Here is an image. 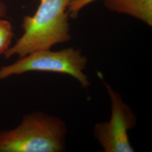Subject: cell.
I'll return each mask as SVG.
<instances>
[{
    "label": "cell",
    "mask_w": 152,
    "mask_h": 152,
    "mask_svg": "<svg viewBox=\"0 0 152 152\" xmlns=\"http://www.w3.org/2000/svg\"><path fill=\"white\" fill-rule=\"evenodd\" d=\"M87 64V57L73 48L59 51H38L1 66L0 81L31 72H50L71 76L82 88H87L90 85L88 77L84 73Z\"/></svg>",
    "instance_id": "obj_3"
},
{
    "label": "cell",
    "mask_w": 152,
    "mask_h": 152,
    "mask_svg": "<svg viewBox=\"0 0 152 152\" xmlns=\"http://www.w3.org/2000/svg\"><path fill=\"white\" fill-rule=\"evenodd\" d=\"M14 36L10 22L0 18V55L5 53L10 47Z\"/></svg>",
    "instance_id": "obj_6"
},
{
    "label": "cell",
    "mask_w": 152,
    "mask_h": 152,
    "mask_svg": "<svg viewBox=\"0 0 152 152\" xmlns=\"http://www.w3.org/2000/svg\"><path fill=\"white\" fill-rule=\"evenodd\" d=\"M111 11L126 14L152 26V0H104Z\"/></svg>",
    "instance_id": "obj_5"
},
{
    "label": "cell",
    "mask_w": 152,
    "mask_h": 152,
    "mask_svg": "<svg viewBox=\"0 0 152 152\" xmlns=\"http://www.w3.org/2000/svg\"><path fill=\"white\" fill-rule=\"evenodd\" d=\"M98 76L102 80L111 102V117L108 122L96 124L94 135L105 152H134L129 131L136 124V115L130 107L124 103L118 92L105 81L100 72Z\"/></svg>",
    "instance_id": "obj_4"
},
{
    "label": "cell",
    "mask_w": 152,
    "mask_h": 152,
    "mask_svg": "<svg viewBox=\"0 0 152 152\" xmlns=\"http://www.w3.org/2000/svg\"><path fill=\"white\" fill-rule=\"evenodd\" d=\"M96 1L98 0H73L69 6L68 12L72 17H76L83 8Z\"/></svg>",
    "instance_id": "obj_7"
},
{
    "label": "cell",
    "mask_w": 152,
    "mask_h": 152,
    "mask_svg": "<svg viewBox=\"0 0 152 152\" xmlns=\"http://www.w3.org/2000/svg\"><path fill=\"white\" fill-rule=\"evenodd\" d=\"M39 1L35 13L23 18V33L6 51L4 56L6 59L50 50L57 44L71 39L68 9L73 0Z\"/></svg>",
    "instance_id": "obj_1"
},
{
    "label": "cell",
    "mask_w": 152,
    "mask_h": 152,
    "mask_svg": "<svg viewBox=\"0 0 152 152\" xmlns=\"http://www.w3.org/2000/svg\"><path fill=\"white\" fill-rule=\"evenodd\" d=\"M6 13V7L5 5L0 1V18L5 16Z\"/></svg>",
    "instance_id": "obj_8"
},
{
    "label": "cell",
    "mask_w": 152,
    "mask_h": 152,
    "mask_svg": "<svg viewBox=\"0 0 152 152\" xmlns=\"http://www.w3.org/2000/svg\"><path fill=\"white\" fill-rule=\"evenodd\" d=\"M67 128L60 118L34 112L14 129L0 131V152L65 151Z\"/></svg>",
    "instance_id": "obj_2"
}]
</instances>
